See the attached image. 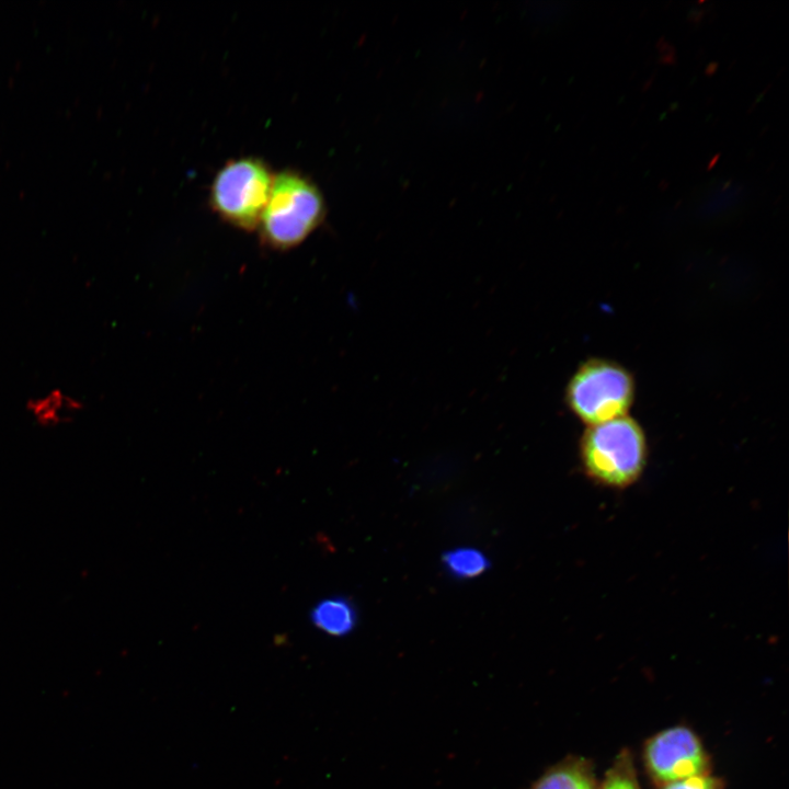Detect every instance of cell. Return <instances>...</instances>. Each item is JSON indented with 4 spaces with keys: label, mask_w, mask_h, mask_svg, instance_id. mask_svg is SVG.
<instances>
[{
    "label": "cell",
    "mask_w": 789,
    "mask_h": 789,
    "mask_svg": "<svg viewBox=\"0 0 789 789\" xmlns=\"http://www.w3.org/2000/svg\"><path fill=\"white\" fill-rule=\"evenodd\" d=\"M647 438L630 415L588 425L580 441L585 472L596 482L622 488L634 482L647 460Z\"/></svg>",
    "instance_id": "obj_2"
},
{
    "label": "cell",
    "mask_w": 789,
    "mask_h": 789,
    "mask_svg": "<svg viewBox=\"0 0 789 789\" xmlns=\"http://www.w3.org/2000/svg\"><path fill=\"white\" fill-rule=\"evenodd\" d=\"M273 180V172L260 158L228 160L211 181L210 207L222 220L237 228L258 229Z\"/></svg>",
    "instance_id": "obj_4"
},
{
    "label": "cell",
    "mask_w": 789,
    "mask_h": 789,
    "mask_svg": "<svg viewBox=\"0 0 789 789\" xmlns=\"http://www.w3.org/2000/svg\"><path fill=\"white\" fill-rule=\"evenodd\" d=\"M322 192L308 176L295 170L274 174L273 185L259 221L265 245L289 250L299 245L325 218Z\"/></svg>",
    "instance_id": "obj_1"
},
{
    "label": "cell",
    "mask_w": 789,
    "mask_h": 789,
    "mask_svg": "<svg viewBox=\"0 0 789 789\" xmlns=\"http://www.w3.org/2000/svg\"><path fill=\"white\" fill-rule=\"evenodd\" d=\"M642 762L654 786L711 774L712 761L699 735L688 725H674L648 737Z\"/></svg>",
    "instance_id": "obj_5"
},
{
    "label": "cell",
    "mask_w": 789,
    "mask_h": 789,
    "mask_svg": "<svg viewBox=\"0 0 789 789\" xmlns=\"http://www.w3.org/2000/svg\"><path fill=\"white\" fill-rule=\"evenodd\" d=\"M83 409V403L59 388L47 390L26 402V412L39 427L56 428L72 421Z\"/></svg>",
    "instance_id": "obj_7"
},
{
    "label": "cell",
    "mask_w": 789,
    "mask_h": 789,
    "mask_svg": "<svg viewBox=\"0 0 789 789\" xmlns=\"http://www.w3.org/2000/svg\"><path fill=\"white\" fill-rule=\"evenodd\" d=\"M445 561L451 572L462 578H472L481 574L488 564L487 559L481 552L467 548L448 552Z\"/></svg>",
    "instance_id": "obj_10"
},
{
    "label": "cell",
    "mask_w": 789,
    "mask_h": 789,
    "mask_svg": "<svg viewBox=\"0 0 789 789\" xmlns=\"http://www.w3.org/2000/svg\"><path fill=\"white\" fill-rule=\"evenodd\" d=\"M634 393L633 377L625 367L591 358L572 375L565 399L571 412L588 426L627 415Z\"/></svg>",
    "instance_id": "obj_3"
},
{
    "label": "cell",
    "mask_w": 789,
    "mask_h": 789,
    "mask_svg": "<svg viewBox=\"0 0 789 789\" xmlns=\"http://www.w3.org/2000/svg\"><path fill=\"white\" fill-rule=\"evenodd\" d=\"M598 784L593 762L571 754L546 768L529 789H598Z\"/></svg>",
    "instance_id": "obj_6"
},
{
    "label": "cell",
    "mask_w": 789,
    "mask_h": 789,
    "mask_svg": "<svg viewBox=\"0 0 789 789\" xmlns=\"http://www.w3.org/2000/svg\"><path fill=\"white\" fill-rule=\"evenodd\" d=\"M598 789H641L634 756L629 748L624 747L617 753Z\"/></svg>",
    "instance_id": "obj_9"
},
{
    "label": "cell",
    "mask_w": 789,
    "mask_h": 789,
    "mask_svg": "<svg viewBox=\"0 0 789 789\" xmlns=\"http://www.w3.org/2000/svg\"><path fill=\"white\" fill-rule=\"evenodd\" d=\"M310 619L319 630L342 637L353 630L356 613L350 601L336 596L317 603L310 611Z\"/></svg>",
    "instance_id": "obj_8"
},
{
    "label": "cell",
    "mask_w": 789,
    "mask_h": 789,
    "mask_svg": "<svg viewBox=\"0 0 789 789\" xmlns=\"http://www.w3.org/2000/svg\"><path fill=\"white\" fill-rule=\"evenodd\" d=\"M723 778L712 774L697 775L654 786L655 789H725Z\"/></svg>",
    "instance_id": "obj_11"
}]
</instances>
